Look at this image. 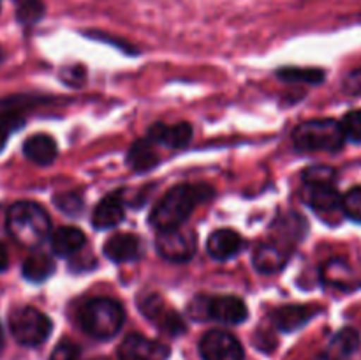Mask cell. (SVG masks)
Masks as SVG:
<instances>
[{
    "label": "cell",
    "mask_w": 361,
    "mask_h": 360,
    "mask_svg": "<svg viewBox=\"0 0 361 360\" xmlns=\"http://www.w3.org/2000/svg\"><path fill=\"white\" fill-rule=\"evenodd\" d=\"M212 196V187L204 184H182L164 194L150 214V224L157 232L180 228L194 208Z\"/></svg>",
    "instance_id": "cell-1"
},
{
    "label": "cell",
    "mask_w": 361,
    "mask_h": 360,
    "mask_svg": "<svg viewBox=\"0 0 361 360\" xmlns=\"http://www.w3.org/2000/svg\"><path fill=\"white\" fill-rule=\"evenodd\" d=\"M7 232L23 247H37L49 236L51 222L44 208L34 201H18L7 210Z\"/></svg>",
    "instance_id": "cell-2"
},
{
    "label": "cell",
    "mask_w": 361,
    "mask_h": 360,
    "mask_svg": "<svg viewBox=\"0 0 361 360\" xmlns=\"http://www.w3.org/2000/svg\"><path fill=\"white\" fill-rule=\"evenodd\" d=\"M126 320L122 304L108 296H97L83 304L80 311V321L83 330L95 339L115 337Z\"/></svg>",
    "instance_id": "cell-3"
},
{
    "label": "cell",
    "mask_w": 361,
    "mask_h": 360,
    "mask_svg": "<svg viewBox=\"0 0 361 360\" xmlns=\"http://www.w3.org/2000/svg\"><path fill=\"white\" fill-rule=\"evenodd\" d=\"M293 143L300 152H338L344 147L345 136L337 120L316 119L296 127Z\"/></svg>",
    "instance_id": "cell-4"
},
{
    "label": "cell",
    "mask_w": 361,
    "mask_h": 360,
    "mask_svg": "<svg viewBox=\"0 0 361 360\" xmlns=\"http://www.w3.org/2000/svg\"><path fill=\"white\" fill-rule=\"evenodd\" d=\"M9 328L13 337L21 346L34 348V346L42 344L49 337L53 323L42 311L30 306H23L11 311Z\"/></svg>",
    "instance_id": "cell-5"
},
{
    "label": "cell",
    "mask_w": 361,
    "mask_h": 360,
    "mask_svg": "<svg viewBox=\"0 0 361 360\" xmlns=\"http://www.w3.org/2000/svg\"><path fill=\"white\" fill-rule=\"evenodd\" d=\"M189 313L197 320H215L221 323L238 325L249 316L245 302L238 296H197L189 307Z\"/></svg>",
    "instance_id": "cell-6"
},
{
    "label": "cell",
    "mask_w": 361,
    "mask_h": 360,
    "mask_svg": "<svg viewBox=\"0 0 361 360\" xmlns=\"http://www.w3.org/2000/svg\"><path fill=\"white\" fill-rule=\"evenodd\" d=\"M155 247L164 260L183 263L196 254V235L182 228L164 229V232H159Z\"/></svg>",
    "instance_id": "cell-7"
},
{
    "label": "cell",
    "mask_w": 361,
    "mask_h": 360,
    "mask_svg": "<svg viewBox=\"0 0 361 360\" xmlns=\"http://www.w3.org/2000/svg\"><path fill=\"white\" fill-rule=\"evenodd\" d=\"M200 353L203 360H243L242 344L233 334L224 330H210L201 337Z\"/></svg>",
    "instance_id": "cell-8"
},
{
    "label": "cell",
    "mask_w": 361,
    "mask_h": 360,
    "mask_svg": "<svg viewBox=\"0 0 361 360\" xmlns=\"http://www.w3.org/2000/svg\"><path fill=\"white\" fill-rule=\"evenodd\" d=\"M169 346L141 334H129L118 348L120 360H168Z\"/></svg>",
    "instance_id": "cell-9"
},
{
    "label": "cell",
    "mask_w": 361,
    "mask_h": 360,
    "mask_svg": "<svg viewBox=\"0 0 361 360\" xmlns=\"http://www.w3.org/2000/svg\"><path fill=\"white\" fill-rule=\"evenodd\" d=\"M140 306L145 316L154 321L155 325H159L161 330L169 332L173 335L185 332V323L182 321V318L173 313V311L166 309L164 302L157 295L145 296L140 302Z\"/></svg>",
    "instance_id": "cell-10"
},
{
    "label": "cell",
    "mask_w": 361,
    "mask_h": 360,
    "mask_svg": "<svg viewBox=\"0 0 361 360\" xmlns=\"http://www.w3.org/2000/svg\"><path fill=\"white\" fill-rule=\"evenodd\" d=\"M245 247V240L235 229H217L210 235L207 242V251L214 260L224 261L231 260L236 254L242 253Z\"/></svg>",
    "instance_id": "cell-11"
},
{
    "label": "cell",
    "mask_w": 361,
    "mask_h": 360,
    "mask_svg": "<svg viewBox=\"0 0 361 360\" xmlns=\"http://www.w3.org/2000/svg\"><path fill=\"white\" fill-rule=\"evenodd\" d=\"M104 254L115 263H129L141 256V242L133 233H116L104 242Z\"/></svg>",
    "instance_id": "cell-12"
},
{
    "label": "cell",
    "mask_w": 361,
    "mask_h": 360,
    "mask_svg": "<svg viewBox=\"0 0 361 360\" xmlns=\"http://www.w3.org/2000/svg\"><path fill=\"white\" fill-rule=\"evenodd\" d=\"M192 138V129L189 124L182 122L176 126H166V124H155L150 131H148V140L152 143L164 145L169 148H182Z\"/></svg>",
    "instance_id": "cell-13"
},
{
    "label": "cell",
    "mask_w": 361,
    "mask_h": 360,
    "mask_svg": "<svg viewBox=\"0 0 361 360\" xmlns=\"http://www.w3.org/2000/svg\"><path fill=\"white\" fill-rule=\"evenodd\" d=\"M319 313L316 306H284L271 314L274 323L282 332H295L309 323Z\"/></svg>",
    "instance_id": "cell-14"
},
{
    "label": "cell",
    "mask_w": 361,
    "mask_h": 360,
    "mask_svg": "<svg viewBox=\"0 0 361 360\" xmlns=\"http://www.w3.org/2000/svg\"><path fill=\"white\" fill-rule=\"evenodd\" d=\"M305 201L317 212H334L341 208L342 196L334 182L307 184Z\"/></svg>",
    "instance_id": "cell-15"
},
{
    "label": "cell",
    "mask_w": 361,
    "mask_h": 360,
    "mask_svg": "<svg viewBox=\"0 0 361 360\" xmlns=\"http://www.w3.org/2000/svg\"><path fill=\"white\" fill-rule=\"evenodd\" d=\"M25 157L37 166H49L56 159V141L48 134H34L23 145Z\"/></svg>",
    "instance_id": "cell-16"
},
{
    "label": "cell",
    "mask_w": 361,
    "mask_h": 360,
    "mask_svg": "<svg viewBox=\"0 0 361 360\" xmlns=\"http://www.w3.org/2000/svg\"><path fill=\"white\" fill-rule=\"evenodd\" d=\"M254 267L263 274H275L282 270L288 261V251L282 249L277 242L259 244L254 251Z\"/></svg>",
    "instance_id": "cell-17"
},
{
    "label": "cell",
    "mask_w": 361,
    "mask_h": 360,
    "mask_svg": "<svg viewBox=\"0 0 361 360\" xmlns=\"http://www.w3.org/2000/svg\"><path fill=\"white\" fill-rule=\"evenodd\" d=\"M126 215L122 200L118 196H106L95 207L92 214V224L97 229H109L115 228Z\"/></svg>",
    "instance_id": "cell-18"
},
{
    "label": "cell",
    "mask_w": 361,
    "mask_h": 360,
    "mask_svg": "<svg viewBox=\"0 0 361 360\" xmlns=\"http://www.w3.org/2000/svg\"><path fill=\"white\" fill-rule=\"evenodd\" d=\"M85 242H87L85 233L74 226H62L51 235V249L56 256L76 254L85 246Z\"/></svg>",
    "instance_id": "cell-19"
},
{
    "label": "cell",
    "mask_w": 361,
    "mask_h": 360,
    "mask_svg": "<svg viewBox=\"0 0 361 360\" xmlns=\"http://www.w3.org/2000/svg\"><path fill=\"white\" fill-rule=\"evenodd\" d=\"M127 162L134 172H148V169L155 168L159 162V155L155 152L154 143L150 140H140L130 147L129 154H127Z\"/></svg>",
    "instance_id": "cell-20"
},
{
    "label": "cell",
    "mask_w": 361,
    "mask_h": 360,
    "mask_svg": "<svg viewBox=\"0 0 361 360\" xmlns=\"http://www.w3.org/2000/svg\"><path fill=\"white\" fill-rule=\"evenodd\" d=\"M23 277L30 282H42L55 272V263L44 253H34L23 261Z\"/></svg>",
    "instance_id": "cell-21"
},
{
    "label": "cell",
    "mask_w": 361,
    "mask_h": 360,
    "mask_svg": "<svg viewBox=\"0 0 361 360\" xmlns=\"http://www.w3.org/2000/svg\"><path fill=\"white\" fill-rule=\"evenodd\" d=\"M360 346V334L355 328H342L341 332L335 334V337L331 339V344L328 352L334 353L337 359H345V356L353 355V353L358 349Z\"/></svg>",
    "instance_id": "cell-22"
},
{
    "label": "cell",
    "mask_w": 361,
    "mask_h": 360,
    "mask_svg": "<svg viewBox=\"0 0 361 360\" xmlns=\"http://www.w3.org/2000/svg\"><path fill=\"white\" fill-rule=\"evenodd\" d=\"M279 78L293 83H321L324 80V73L319 69H300V67H288L279 71Z\"/></svg>",
    "instance_id": "cell-23"
},
{
    "label": "cell",
    "mask_w": 361,
    "mask_h": 360,
    "mask_svg": "<svg viewBox=\"0 0 361 360\" xmlns=\"http://www.w3.org/2000/svg\"><path fill=\"white\" fill-rule=\"evenodd\" d=\"M341 208L344 210L345 217L361 224V186L353 187L342 196Z\"/></svg>",
    "instance_id": "cell-24"
},
{
    "label": "cell",
    "mask_w": 361,
    "mask_h": 360,
    "mask_svg": "<svg viewBox=\"0 0 361 360\" xmlns=\"http://www.w3.org/2000/svg\"><path fill=\"white\" fill-rule=\"evenodd\" d=\"M349 277H351V270H349L348 263H344V261L334 260L324 267V281L330 282V284L345 288V281Z\"/></svg>",
    "instance_id": "cell-25"
},
{
    "label": "cell",
    "mask_w": 361,
    "mask_h": 360,
    "mask_svg": "<svg viewBox=\"0 0 361 360\" xmlns=\"http://www.w3.org/2000/svg\"><path fill=\"white\" fill-rule=\"evenodd\" d=\"M44 14V6L41 0H23L18 7V20L25 25H32L39 21Z\"/></svg>",
    "instance_id": "cell-26"
},
{
    "label": "cell",
    "mask_w": 361,
    "mask_h": 360,
    "mask_svg": "<svg viewBox=\"0 0 361 360\" xmlns=\"http://www.w3.org/2000/svg\"><path fill=\"white\" fill-rule=\"evenodd\" d=\"M341 127L344 131L345 140L361 143V109H353V112L345 113L341 122Z\"/></svg>",
    "instance_id": "cell-27"
},
{
    "label": "cell",
    "mask_w": 361,
    "mask_h": 360,
    "mask_svg": "<svg viewBox=\"0 0 361 360\" xmlns=\"http://www.w3.org/2000/svg\"><path fill=\"white\" fill-rule=\"evenodd\" d=\"M55 205L63 214L76 215L81 210V207H83V200L76 193H62L55 198Z\"/></svg>",
    "instance_id": "cell-28"
},
{
    "label": "cell",
    "mask_w": 361,
    "mask_h": 360,
    "mask_svg": "<svg viewBox=\"0 0 361 360\" xmlns=\"http://www.w3.org/2000/svg\"><path fill=\"white\" fill-rule=\"evenodd\" d=\"M305 184H323V182H334L335 169L330 166H312L303 175Z\"/></svg>",
    "instance_id": "cell-29"
},
{
    "label": "cell",
    "mask_w": 361,
    "mask_h": 360,
    "mask_svg": "<svg viewBox=\"0 0 361 360\" xmlns=\"http://www.w3.org/2000/svg\"><path fill=\"white\" fill-rule=\"evenodd\" d=\"M21 126V119L14 113V115H0V152L6 147L7 138L13 133L16 127Z\"/></svg>",
    "instance_id": "cell-30"
},
{
    "label": "cell",
    "mask_w": 361,
    "mask_h": 360,
    "mask_svg": "<svg viewBox=\"0 0 361 360\" xmlns=\"http://www.w3.org/2000/svg\"><path fill=\"white\" fill-rule=\"evenodd\" d=\"M342 90L348 95H361V67L345 76L344 83H342Z\"/></svg>",
    "instance_id": "cell-31"
},
{
    "label": "cell",
    "mask_w": 361,
    "mask_h": 360,
    "mask_svg": "<svg viewBox=\"0 0 361 360\" xmlns=\"http://www.w3.org/2000/svg\"><path fill=\"white\" fill-rule=\"evenodd\" d=\"M51 360H78V348L71 342H62L51 355Z\"/></svg>",
    "instance_id": "cell-32"
},
{
    "label": "cell",
    "mask_w": 361,
    "mask_h": 360,
    "mask_svg": "<svg viewBox=\"0 0 361 360\" xmlns=\"http://www.w3.org/2000/svg\"><path fill=\"white\" fill-rule=\"evenodd\" d=\"M9 263V256H7V249L2 242H0V272H4Z\"/></svg>",
    "instance_id": "cell-33"
},
{
    "label": "cell",
    "mask_w": 361,
    "mask_h": 360,
    "mask_svg": "<svg viewBox=\"0 0 361 360\" xmlns=\"http://www.w3.org/2000/svg\"><path fill=\"white\" fill-rule=\"evenodd\" d=\"M310 360H341V359H337L331 352H324V353H319V355H316Z\"/></svg>",
    "instance_id": "cell-34"
},
{
    "label": "cell",
    "mask_w": 361,
    "mask_h": 360,
    "mask_svg": "<svg viewBox=\"0 0 361 360\" xmlns=\"http://www.w3.org/2000/svg\"><path fill=\"white\" fill-rule=\"evenodd\" d=\"M4 348V330H2V325H0V352Z\"/></svg>",
    "instance_id": "cell-35"
},
{
    "label": "cell",
    "mask_w": 361,
    "mask_h": 360,
    "mask_svg": "<svg viewBox=\"0 0 361 360\" xmlns=\"http://www.w3.org/2000/svg\"><path fill=\"white\" fill-rule=\"evenodd\" d=\"M0 6H2V0H0Z\"/></svg>",
    "instance_id": "cell-36"
}]
</instances>
